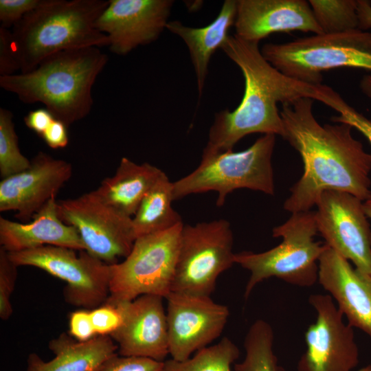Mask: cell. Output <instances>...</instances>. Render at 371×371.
I'll list each match as a JSON object with an SVG mask.
<instances>
[{
  "mask_svg": "<svg viewBox=\"0 0 371 371\" xmlns=\"http://www.w3.org/2000/svg\"><path fill=\"white\" fill-rule=\"evenodd\" d=\"M313 100L302 98L282 104V138L300 154L304 172L292 186L283 207L292 213L309 211L326 190L350 193L364 201L371 195V153L346 123L322 125Z\"/></svg>",
  "mask_w": 371,
  "mask_h": 371,
  "instance_id": "cell-1",
  "label": "cell"
},
{
  "mask_svg": "<svg viewBox=\"0 0 371 371\" xmlns=\"http://www.w3.org/2000/svg\"><path fill=\"white\" fill-rule=\"evenodd\" d=\"M221 49L240 69L244 93L238 106L215 114L208 141L203 150L214 154L232 150L236 144L251 133L284 136L278 104L302 98L315 99L317 85L290 78L262 56L258 43L229 35Z\"/></svg>",
  "mask_w": 371,
  "mask_h": 371,
  "instance_id": "cell-2",
  "label": "cell"
},
{
  "mask_svg": "<svg viewBox=\"0 0 371 371\" xmlns=\"http://www.w3.org/2000/svg\"><path fill=\"white\" fill-rule=\"evenodd\" d=\"M107 62L97 47L63 51L27 73L0 76V87L23 103H42L69 127L90 113L93 86Z\"/></svg>",
  "mask_w": 371,
  "mask_h": 371,
  "instance_id": "cell-3",
  "label": "cell"
},
{
  "mask_svg": "<svg viewBox=\"0 0 371 371\" xmlns=\"http://www.w3.org/2000/svg\"><path fill=\"white\" fill-rule=\"evenodd\" d=\"M105 0H43L12 27L20 73L34 69L54 54L90 47H109L96 21Z\"/></svg>",
  "mask_w": 371,
  "mask_h": 371,
  "instance_id": "cell-4",
  "label": "cell"
},
{
  "mask_svg": "<svg viewBox=\"0 0 371 371\" xmlns=\"http://www.w3.org/2000/svg\"><path fill=\"white\" fill-rule=\"evenodd\" d=\"M317 233L315 211L295 212L273 228V236L282 238L278 245L260 253L235 254L234 262L250 272L245 298L259 283L272 277L294 286H313L317 282L319 258L328 247L315 241Z\"/></svg>",
  "mask_w": 371,
  "mask_h": 371,
  "instance_id": "cell-5",
  "label": "cell"
},
{
  "mask_svg": "<svg viewBox=\"0 0 371 371\" xmlns=\"http://www.w3.org/2000/svg\"><path fill=\"white\" fill-rule=\"evenodd\" d=\"M260 51L283 74L314 85L322 84L323 71L345 67L371 71V32L360 29L267 43Z\"/></svg>",
  "mask_w": 371,
  "mask_h": 371,
  "instance_id": "cell-6",
  "label": "cell"
},
{
  "mask_svg": "<svg viewBox=\"0 0 371 371\" xmlns=\"http://www.w3.org/2000/svg\"><path fill=\"white\" fill-rule=\"evenodd\" d=\"M276 136L263 135L242 151L202 153L200 164L193 172L172 182L174 201L191 194L215 191L216 205L221 207L227 195L239 188L274 195L271 160Z\"/></svg>",
  "mask_w": 371,
  "mask_h": 371,
  "instance_id": "cell-7",
  "label": "cell"
},
{
  "mask_svg": "<svg viewBox=\"0 0 371 371\" xmlns=\"http://www.w3.org/2000/svg\"><path fill=\"white\" fill-rule=\"evenodd\" d=\"M183 225L136 238L125 260L111 265L105 302H130L142 295L166 298L172 291Z\"/></svg>",
  "mask_w": 371,
  "mask_h": 371,
  "instance_id": "cell-8",
  "label": "cell"
},
{
  "mask_svg": "<svg viewBox=\"0 0 371 371\" xmlns=\"http://www.w3.org/2000/svg\"><path fill=\"white\" fill-rule=\"evenodd\" d=\"M233 234L225 219L183 225L171 292L210 296L234 262Z\"/></svg>",
  "mask_w": 371,
  "mask_h": 371,
  "instance_id": "cell-9",
  "label": "cell"
},
{
  "mask_svg": "<svg viewBox=\"0 0 371 371\" xmlns=\"http://www.w3.org/2000/svg\"><path fill=\"white\" fill-rule=\"evenodd\" d=\"M8 254L17 267H35L66 282L64 295L69 304L93 309L109 296L111 265L85 250L77 255L72 249L44 245Z\"/></svg>",
  "mask_w": 371,
  "mask_h": 371,
  "instance_id": "cell-10",
  "label": "cell"
},
{
  "mask_svg": "<svg viewBox=\"0 0 371 371\" xmlns=\"http://www.w3.org/2000/svg\"><path fill=\"white\" fill-rule=\"evenodd\" d=\"M57 204L60 218L77 229L90 255L113 265L130 254L136 240L132 218L106 203L93 191Z\"/></svg>",
  "mask_w": 371,
  "mask_h": 371,
  "instance_id": "cell-11",
  "label": "cell"
},
{
  "mask_svg": "<svg viewBox=\"0 0 371 371\" xmlns=\"http://www.w3.org/2000/svg\"><path fill=\"white\" fill-rule=\"evenodd\" d=\"M315 218L325 243L355 268L371 275V227L363 201L339 190L323 192Z\"/></svg>",
  "mask_w": 371,
  "mask_h": 371,
  "instance_id": "cell-12",
  "label": "cell"
},
{
  "mask_svg": "<svg viewBox=\"0 0 371 371\" xmlns=\"http://www.w3.org/2000/svg\"><path fill=\"white\" fill-rule=\"evenodd\" d=\"M308 302L317 317L305 333L306 350L297 371H352L359 363L354 328L330 295H311Z\"/></svg>",
  "mask_w": 371,
  "mask_h": 371,
  "instance_id": "cell-13",
  "label": "cell"
},
{
  "mask_svg": "<svg viewBox=\"0 0 371 371\" xmlns=\"http://www.w3.org/2000/svg\"><path fill=\"white\" fill-rule=\"evenodd\" d=\"M169 354L183 361L222 333L229 316L227 306L210 296L171 292L166 297Z\"/></svg>",
  "mask_w": 371,
  "mask_h": 371,
  "instance_id": "cell-14",
  "label": "cell"
},
{
  "mask_svg": "<svg viewBox=\"0 0 371 371\" xmlns=\"http://www.w3.org/2000/svg\"><path fill=\"white\" fill-rule=\"evenodd\" d=\"M172 0H109L96 21L109 39V48L126 55L155 41L166 29Z\"/></svg>",
  "mask_w": 371,
  "mask_h": 371,
  "instance_id": "cell-15",
  "label": "cell"
},
{
  "mask_svg": "<svg viewBox=\"0 0 371 371\" xmlns=\"http://www.w3.org/2000/svg\"><path fill=\"white\" fill-rule=\"evenodd\" d=\"M71 174L70 163L38 152L27 169L1 181L0 212L16 211V218L28 223Z\"/></svg>",
  "mask_w": 371,
  "mask_h": 371,
  "instance_id": "cell-16",
  "label": "cell"
},
{
  "mask_svg": "<svg viewBox=\"0 0 371 371\" xmlns=\"http://www.w3.org/2000/svg\"><path fill=\"white\" fill-rule=\"evenodd\" d=\"M162 299L159 295H142L130 302L113 304L119 306L122 315V325L109 335L117 343L120 355L163 361L169 354Z\"/></svg>",
  "mask_w": 371,
  "mask_h": 371,
  "instance_id": "cell-17",
  "label": "cell"
},
{
  "mask_svg": "<svg viewBox=\"0 0 371 371\" xmlns=\"http://www.w3.org/2000/svg\"><path fill=\"white\" fill-rule=\"evenodd\" d=\"M317 282L347 323L371 338V275L353 267L328 246L318 262Z\"/></svg>",
  "mask_w": 371,
  "mask_h": 371,
  "instance_id": "cell-18",
  "label": "cell"
},
{
  "mask_svg": "<svg viewBox=\"0 0 371 371\" xmlns=\"http://www.w3.org/2000/svg\"><path fill=\"white\" fill-rule=\"evenodd\" d=\"M236 35L259 43L276 32L323 34L305 0H237Z\"/></svg>",
  "mask_w": 371,
  "mask_h": 371,
  "instance_id": "cell-19",
  "label": "cell"
},
{
  "mask_svg": "<svg viewBox=\"0 0 371 371\" xmlns=\"http://www.w3.org/2000/svg\"><path fill=\"white\" fill-rule=\"evenodd\" d=\"M0 244L8 252L44 245L85 250L77 229L60 218L55 197L49 200L30 222L17 223L1 216Z\"/></svg>",
  "mask_w": 371,
  "mask_h": 371,
  "instance_id": "cell-20",
  "label": "cell"
},
{
  "mask_svg": "<svg viewBox=\"0 0 371 371\" xmlns=\"http://www.w3.org/2000/svg\"><path fill=\"white\" fill-rule=\"evenodd\" d=\"M49 348L54 357L45 361L32 353L27 359L26 371H101L118 348L109 335H98L87 341H78L65 333L51 340Z\"/></svg>",
  "mask_w": 371,
  "mask_h": 371,
  "instance_id": "cell-21",
  "label": "cell"
},
{
  "mask_svg": "<svg viewBox=\"0 0 371 371\" xmlns=\"http://www.w3.org/2000/svg\"><path fill=\"white\" fill-rule=\"evenodd\" d=\"M236 14L237 0H225L217 16L204 27H188L177 20L169 21L166 25L167 30L179 36L187 45L199 97L208 74L210 60L228 37L229 30L234 26Z\"/></svg>",
  "mask_w": 371,
  "mask_h": 371,
  "instance_id": "cell-22",
  "label": "cell"
},
{
  "mask_svg": "<svg viewBox=\"0 0 371 371\" xmlns=\"http://www.w3.org/2000/svg\"><path fill=\"white\" fill-rule=\"evenodd\" d=\"M163 172L148 163L137 164L122 157L115 175L104 179L93 192L106 203L132 218Z\"/></svg>",
  "mask_w": 371,
  "mask_h": 371,
  "instance_id": "cell-23",
  "label": "cell"
},
{
  "mask_svg": "<svg viewBox=\"0 0 371 371\" xmlns=\"http://www.w3.org/2000/svg\"><path fill=\"white\" fill-rule=\"evenodd\" d=\"M173 201L172 182L163 172L144 196L132 217L136 238L183 223L180 215L172 207Z\"/></svg>",
  "mask_w": 371,
  "mask_h": 371,
  "instance_id": "cell-24",
  "label": "cell"
},
{
  "mask_svg": "<svg viewBox=\"0 0 371 371\" xmlns=\"http://www.w3.org/2000/svg\"><path fill=\"white\" fill-rule=\"evenodd\" d=\"M274 333L271 325L258 319L249 327L244 340V359L235 371H286L273 352Z\"/></svg>",
  "mask_w": 371,
  "mask_h": 371,
  "instance_id": "cell-25",
  "label": "cell"
},
{
  "mask_svg": "<svg viewBox=\"0 0 371 371\" xmlns=\"http://www.w3.org/2000/svg\"><path fill=\"white\" fill-rule=\"evenodd\" d=\"M239 355L237 346L224 337L218 344L198 350L185 361L170 359L164 361L162 371H231V365Z\"/></svg>",
  "mask_w": 371,
  "mask_h": 371,
  "instance_id": "cell-26",
  "label": "cell"
},
{
  "mask_svg": "<svg viewBox=\"0 0 371 371\" xmlns=\"http://www.w3.org/2000/svg\"><path fill=\"white\" fill-rule=\"evenodd\" d=\"M308 3L323 33L359 29L357 0H309Z\"/></svg>",
  "mask_w": 371,
  "mask_h": 371,
  "instance_id": "cell-27",
  "label": "cell"
},
{
  "mask_svg": "<svg viewBox=\"0 0 371 371\" xmlns=\"http://www.w3.org/2000/svg\"><path fill=\"white\" fill-rule=\"evenodd\" d=\"M30 165L19 147L12 113L0 108V175L2 179L22 172Z\"/></svg>",
  "mask_w": 371,
  "mask_h": 371,
  "instance_id": "cell-28",
  "label": "cell"
},
{
  "mask_svg": "<svg viewBox=\"0 0 371 371\" xmlns=\"http://www.w3.org/2000/svg\"><path fill=\"white\" fill-rule=\"evenodd\" d=\"M315 100L338 113L337 115L330 118V121L350 125L359 131L371 145V119L349 105L337 91L326 85H317Z\"/></svg>",
  "mask_w": 371,
  "mask_h": 371,
  "instance_id": "cell-29",
  "label": "cell"
},
{
  "mask_svg": "<svg viewBox=\"0 0 371 371\" xmlns=\"http://www.w3.org/2000/svg\"><path fill=\"white\" fill-rule=\"evenodd\" d=\"M17 267L9 258L8 251L0 247V317L3 320L12 313L10 296L14 288Z\"/></svg>",
  "mask_w": 371,
  "mask_h": 371,
  "instance_id": "cell-30",
  "label": "cell"
},
{
  "mask_svg": "<svg viewBox=\"0 0 371 371\" xmlns=\"http://www.w3.org/2000/svg\"><path fill=\"white\" fill-rule=\"evenodd\" d=\"M91 318L97 335H110L122 323V315L118 305L104 302L90 311Z\"/></svg>",
  "mask_w": 371,
  "mask_h": 371,
  "instance_id": "cell-31",
  "label": "cell"
},
{
  "mask_svg": "<svg viewBox=\"0 0 371 371\" xmlns=\"http://www.w3.org/2000/svg\"><path fill=\"white\" fill-rule=\"evenodd\" d=\"M164 361L139 357L116 354L109 359L101 371H162Z\"/></svg>",
  "mask_w": 371,
  "mask_h": 371,
  "instance_id": "cell-32",
  "label": "cell"
},
{
  "mask_svg": "<svg viewBox=\"0 0 371 371\" xmlns=\"http://www.w3.org/2000/svg\"><path fill=\"white\" fill-rule=\"evenodd\" d=\"M43 0H0L1 27L9 28L37 8Z\"/></svg>",
  "mask_w": 371,
  "mask_h": 371,
  "instance_id": "cell-33",
  "label": "cell"
},
{
  "mask_svg": "<svg viewBox=\"0 0 371 371\" xmlns=\"http://www.w3.org/2000/svg\"><path fill=\"white\" fill-rule=\"evenodd\" d=\"M20 71L12 31L0 26V76L14 74Z\"/></svg>",
  "mask_w": 371,
  "mask_h": 371,
  "instance_id": "cell-34",
  "label": "cell"
},
{
  "mask_svg": "<svg viewBox=\"0 0 371 371\" xmlns=\"http://www.w3.org/2000/svg\"><path fill=\"white\" fill-rule=\"evenodd\" d=\"M69 334L78 341H87L98 336L93 328L90 311L79 310L69 315Z\"/></svg>",
  "mask_w": 371,
  "mask_h": 371,
  "instance_id": "cell-35",
  "label": "cell"
},
{
  "mask_svg": "<svg viewBox=\"0 0 371 371\" xmlns=\"http://www.w3.org/2000/svg\"><path fill=\"white\" fill-rule=\"evenodd\" d=\"M41 137L51 148H63L69 142L67 126L61 121L55 119Z\"/></svg>",
  "mask_w": 371,
  "mask_h": 371,
  "instance_id": "cell-36",
  "label": "cell"
},
{
  "mask_svg": "<svg viewBox=\"0 0 371 371\" xmlns=\"http://www.w3.org/2000/svg\"><path fill=\"white\" fill-rule=\"evenodd\" d=\"M55 120L54 115L45 108L30 111L24 117L25 124L38 135H41Z\"/></svg>",
  "mask_w": 371,
  "mask_h": 371,
  "instance_id": "cell-37",
  "label": "cell"
},
{
  "mask_svg": "<svg viewBox=\"0 0 371 371\" xmlns=\"http://www.w3.org/2000/svg\"><path fill=\"white\" fill-rule=\"evenodd\" d=\"M359 29L368 31L371 29V3L370 1L357 0Z\"/></svg>",
  "mask_w": 371,
  "mask_h": 371,
  "instance_id": "cell-38",
  "label": "cell"
},
{
  "mask_svg": "<svg viewBox=\"0 0 371 371\" xmlns=\"http://www.w3.org/2000/svg\"><path fill=\"white\" fill-rule=\"evenodd\" d=\"M361 91L371 100V74L363 76L359 82Z\"/></svg>",
  "mask_w": 371,
  "mask_h": 371,
  "instance_id": "cell-39",
  "label": "cell"
},
{
  "mask_svg": "<svg viewBox=\"0 0 371 371\" xmlns=\"http://www.w3.org/2000/svg\"><path fill=\"white\" fill-rule=\"evenodd\" d=\"M363 207L368 218H371V195L363 201Z\"/></svg>",
  "mask_w": 371,
  "mask_h": 371,
  "instance_id": "cell-40",
  "label": "cell"
},
{
  "mask_svg": "<svg viewBox=\"0 0 371 371\" xmlns=\"http://www.w3.org/2000/svg\"><path fill=\"white\" fill-rule=\"evenodd\" d=\"M357 371H371V364L363 366V368L359 369Z\"/></svg>",
  "mask_w": 371,
  "mask_h": 371,
  "instance_id": "cell-41",
  "label": "cell"
},
{
  "mask_svg": "<svg viewBox=\"0 0 371 371\" xmlns=\"http://www.w3.org/2000/svg\"><path fill=\"white\" fill-rule=\"evenodd\" d=\"M370 3H371V1H370Z\"/></svg>",
  "mask_w": 371,
  "mask_h": 371,
  "instance_id": "cell-42",
  "label": "cell"
}]
</instances>
